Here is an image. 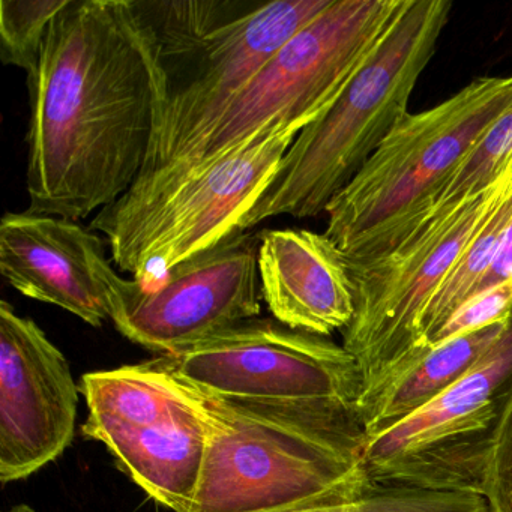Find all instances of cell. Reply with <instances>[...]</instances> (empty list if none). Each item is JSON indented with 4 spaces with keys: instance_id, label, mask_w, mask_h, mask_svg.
Segmentation results:
<instances>
[{
    "instance_id": "30bf717a",
    "label": "cell",
    "mask_w": 512,
    "mask_h": 512,
    "mask_svg": "<svg viewBox=\"0 0 512 512\" xmlns=\"http://www.w3.org/2000/svg\"><path fill=\"white\" fill-rule=\"evenodd\" d=\"M79 385L88 406L83 436L103 443L116 466L154 502L191 512L205 463L206 428L154 359L91 371Z\"/></svg>"
},
{
    "instance_id": "5bb4252c",
    "label": "cell",
    "mask_w": 512,
    "mask_h": 512,
    "mask_svg": "<svg viewBox=\"0 0 512 512\" xmlns=\"http://www.w3.org/2000/svg\"><path fill=\"white\" fill-rule=\"evenodd\" d=\"M0 272L23 296L56 305L94 328L112 320L119 274L103 238L79 221L7 212L0 221Z\"/></svg>"
},
{
    "instance_id": "2e32d148",
    "label": "cell",
    "mask_w": 512,
    "mask_h": 512,
    "mask_svg": "<svg viewBox=\"0 0 512 512\" xmlns=\"http://www.w3.org/2000/svg\"><path fill=\"white\" fill-rule=\"evenodd\" d=\"M508 319L467 332L430 350L400 379L362 401L358 416L365 437L394 427L454 385L499 340Z\"/></svg>"
},
{
    "instance_id": "3957f363",
    "label": "cell",
    "mask_w": 512,
    "mask_h": 512,
    "mask_svg": "<svg viewBox=\"0 0 512 512\" xmlns=\"http://www.w3.org/2000/svg\"><path fill=\"white\" fill-rule=\"evenodd\" d=\"M404 5L406 0H334L214 119L113 205L128 208L163 196L265 131L304 130L340 98Z\"/></svg>"
},
{
    "instance_id": "7402d4cb",
    "label": "cell",
    "mask_w": 512,
    "mask_h": 512,
    "mask_svg": "<svg viewBox=\"0 0 512 512\" xmlns=\"http://www.w3.org/2000/svg\"><path fill=\"white\" fill-rule=\"evenodd\" d=\"M512 278V220L509 226L506 227L503 233L502 241H500L499 248H497L496 256L493 262L488 266L487 272L484 277L479 280L478 286L473 290L472 298L505 283V281Z\"/></svg>"
},
{
    "instance_id": "ba28073f",
    "label": "cell",
    "mask_w": 512,
    "mask_h": 512,
    "mask_svg": "<svg viewBox=\"0 0 512 512\" xmlns=\"http://www.w3.org/2000/svg\"><path fill=\"white\" fill-rule=\"evenodd\" d=\"M334 0H272L232 17H194L149 31L164 73L163 118L142 173L169 160L269 59Z\"/></svg>"
},
{
    "instance_id": "277c9868",
    "label": "cell",
    "mask_w": 512,
    "mask_h": 512,
    "mask_svg": "<svg viewBox=\"0 0 512 512\" xmlns=\"http://www.w3.org/2000/svg\"><path fill=\"white\" fill-rule=\"evenodd\" d=\"M451 11L449 0H406L340 98L296 137L274 181L245 215L242 233L280 215L305 220L325 214L409 113Z\"/></svg>"
},
{
    "instance_id": "7a4b0ae2",
    "label": "cell",
    "mask_w": 512,
    "mask_h": 512,
    "mask_svg": "<svg viewBox=\"0 0 512 512\" xmlns=\"http://www.w3.org/2000/svg\"><path fill=\"white\" fill-rule=\"evenodd\" d=\"M152 359L205 424V463L191 512H266L353 499L373 487L356 413L227 400L176 379Z\"/></svg>"
},
{
    "instance_id": "ac0fdd59",
    "label": "cell",
    "mask_w": 512,
    "mask_h": 512,
    "mask_svg": "<svg viewBox=\"0 0 512 512\" xmlns=\"http://www.w3.org/2000/svg\"><path fill=\"white\" fill-rule=\"evenodd\" d=\"M509 170H512V106L488 128L452 173L422 220L440 209L451 208L467 197L482 193Z\"/></svg>"
},
{
    "instance_id": "d6986e66",
    "label": "cell",
    "mask_w": 512,
    "mask_h": 512,
    "mask_svg": "<svg viewBox=\"0 0 512 512\" xmlns=\"http://www.w3.org/2000/svg\"><path fill=\"white\" fill-rule=\"evenodd\" d=\"M70 0H2L0 55L2 62L31 74L43 52L47 34Z\"/></svg>"
},
{
    "instance_id": "9a60e30c",
    "label": "cell",
    "mask_w": 512,
    "mask_h": 512,
    "mask_svg": "<svg viewBox=\"0 0 512 512\" xmlns=\"http://www.w3.org/2000/svg\"><path fill=\"white\" fill-rule=\"evenodd\" d=\"M260 292L272 317L308 334L343 332L355 314V293L340 248L311 230H262Z\"/></svg>"
},
{
    "instance_id": "7c38bea8",
    "label": "cell",
    "mask_w": 512,
    "mask_h": 512,
    "mask_svg": "<svg viewBox=\"0 0 512 512\" xmlns=\"http://www.w3.org/2000/svg\"><path fill=\"white\" fill-rule=\"evenodd\" d=\"M259 239L236 233L145 287L119 275L112 322L131 343L157 356L184 352L259 316Z\"/></svg>"
},
{
    "instance_id": "5b68a950",
    "label": "cell",
    "mask_w": 512,
    "mask_h": 512,
    "mask_svg": "<svg viewBox=\"0 0 512 512\" xmlns=\"http://www.w3.org/2000/svg\"><path fill=\"white\" fill-rule=\"evenodd\" d=\"M511 106L512 74L476 77L437 106L407 113L329 203L325 235L350 262L388 253Z\"/></svg>"
},
{
    "instance_id": "4fadbf2b",
    "label": "cell",
    "mask_w": 512,
    "mask_h": 512,
    "mask_svg": "<svg viewBox=\"0 0 512 512\" xmlns=\"http://www.w3.org/2000/svg\"><path fill=\"white\" fill-rule=\"evenodd\" d=\"M80 385L46 332L0 302V481L58 460L76 434Z\"/></svg>"
},
{
    "instance_id": "8992f818",
    "label": "cell",
    "mask_w": 512,
    "mask_h": 512,
    "mask_svg": "<svg viewBox=\"0 0 512 512\" xmlns=\"http://www.w3.org/2000/svg\"><path fill=\"white\" fill-rule=\"evenodd\" d=\"M512 194V170L493 185L422 220L394 248L370 260L346 259L355 314L343 346L361 373L359 403L418 361V325L428 302L467 245Z\"/></svg>"
},
{
    "instance_id": "8fae6325",
    "label": "cell",
    "mask_w": 512,
    "mask_h": 512,
    "mask_svg": "<svg viewBox=\"0 0 512 512\" xmlns=\"http://www.w3.org/2000/svg\"><path fill=\"white\" fill-rule=\"evenodd\" d=\"M512 388V314L476 364L418 412L365 437L362 463L374 484L479 494L488 439Z\"/></svg>"
},
{
    "instance_id": "52a82bcc",
    "label": "cell",
    "mask_w": 512,
    "mask_h": 512,
    "mask_svg": "<svg viewBox=\"0 0 512 512\" xmlns=\"http://www.w3.org/2000/svg\"><path fill=\"white\" fill-rule=\"evenodd\" d=\"M301 131H265L163 196L128 208L107 206L89 227L107 239L122 272L152 286L179 263L242 233L245 215Z\"/></svg>"
},
{
    "instance_id": "ffe728a7",
    "label": "cell",
    "mask_w": 512,
    "mask_h": 512,
    "mask_svg": "<svg viewBox=\"0 0 512 512\" xmlns=\"http://www.w3.org/2000/svg\"><path fill=\"white\" fill-rule=\"evenodd\" d=\"M479 496L484 497L488 512H512V388L488 439Z\"/></svg>"
},
{
    "instance_id": "9c48e42d",
    "label": "cell",
    "mask_w": 512,
    "mask_h": 512,
    "mask_svg": "<svg viewBox=\"0 0 512 512\" xmlns=\"http://www.w3.org/2000/svg\"><path fill=\"white\" fill-rule=\"evenodd\" d=\"M155 359L176 379L227 400L358 415L361 373L343 344L275 319L254 317Z\"/></svg>"
},
{
    "instance_id": "e0dca14e",
    "label": "cell",
    "mask_w": 512,
    "mask_h": 512,
    "mask_svg": "<svg viewBox=\"0 0 512 512\" xmlns=\"http://www.w3.org/2000/svg\"><path fill=\"white\" fill-rule=\"evenodd\" d=\"M511 220L512 194L499 206L487 224L479 230L473 241L467 245L448 277L440 284L439 289L436 290L433 298L425 307L418 325L419 355L416 364L424 358L431 340L472 298L473 290L493 262L503 233Z\"/></svg>"
},
{
    "instance_id": "6da1fadb",
    "label": "cell",
    "mask_w": 512,
    "mask_h": 512,
    "mask_svg": "<svg viewBox=\"0 0 512 512\" xmlns=\"http://www.w3.org/2000/svg\"><path fill=\"white\" fill-rule=\"evenodd\" d=\"M28 88V211L80 221L118 202L148 161L166 98L133 0H70Z\"/></svg>"
},
{
    "instance_id": "44dd1931",
    "label": "cell",
    "mask_w": 512,
    "mask_h": 512,
    "mask_svg": "<svg viewBox=\"0 0 512 512\" xmlns=\"http://www.w3.org/2000/svg\"><path fill=\"white\" fill-rule=\"evenodd\" d=\"M511 313L512 278L475 296L467 304H464L446 323L445 328L431 340L427 352L460 337V335L467 334V332L476 331V329L484 328L491 323L502 322V320L508 319Z\"/></svg>"
},
{
    "instance_id": "603a6c76",
    "label": "cell",
    "mask_w": 512,
    "mask_h": 512,
    "mask_svg": "<svg viewBox=\"0 0 512 512\" xmlns=\"http://www.w3.org/2000/svg\"><path fill=\"white\" fill-rule=\"evenodd\" d=\"M4 512H37L32 506H29L28 503H19V505H14L13 508L7 509Z\"/></svg>"
}]
</instances>
